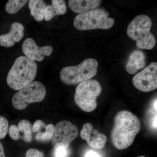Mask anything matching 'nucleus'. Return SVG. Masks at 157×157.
I'll return each instance as SVG.
<instances>
[{
    "label": "nucleus",
    "mask_w": 157,
    "mask_h": 157,
    "mask_svg": "<svg viewBox=\"0 0 157 157\" xmlns=\"http://www.w3.org/2000/svg\"><path fill=\"white\" fill-rule=\"evenodd\" d=\"M140 129L141 123L137 116L128 110H121L114 117L111 143L117 149H125L132 145Z\"/></svg>",
    "instance_id": "f257e3e1"
},
{
    "label": "nucleus",
    "mask_w": 157,
    "mask_h": 157,
    "mask_svg": "<svg viewBox=\"0 0 157 157\" xmlns=\"http://www.w3.org/2000/svg\"><path fill=\"white\" fill-rule=\"evenodd\" d=\"M37 71L36 63L25 56L17 58L9 70L7 82L15 90H21L33 82Z\"/></svg>",
    "instance_id": "f03ea898"
},
{
    "label": "nucleus",
    "mask_w": 157,
    "mask_h": 157,
    "mask_svg": "<svg viewBox=\"0 0 157 157\" xmlns=\"http://www.w3.org/2000/svg\"><path fill=\"white\" fill-rule=\"evenodd\" d=\"M151 19L146 15L135 17L127 28L128 36L136 42V46L140 49L151 50L156 44L155 38L151 32Z\"/></svg>",
    "instance_id": "7ed1b4c3"
},
{
    "label": "nucleus",
    "mask_w": 157,
    "mask_h": 157,
    "mask_svg": "<svg viewBox=\"0 0 157 157\" xmlns=\"http://www.w3.org/2000/svg\"><path fill=\"white\" fill-rule=\"evenodd\" d=\"M98 62L95 59L88 58L77 66L63 68L60 78L65 84L73 85L89 80L96 76L98 72Z\"/></svg>",
    "instance_id": "20e7f679"
},
{
    "label": "nucleus",
    "mask_w": 157,
    "mask_h": 157,
    "mask_svg": "<svg viewBox=\"0 0 157 157\" xmlns=\"http://www.w3.org/2000/svg\"><path fill=\"white\" fill-rule=\"evenodd\" d=\"M108 16L109 13L104 9H92L78 14L74 19V27L80 30L108 29L114 24V20Z\"/></svg>",
    "instance_id": "39448f33"
},
{
    "label": "nucleus",
    "mask_w": 157,
    "mask_h": 157,
    "mask_svg": "<svg viewBox=\"0 0 157 157\" xmlns=\"http://www.w3.org/2000/svg\"><path fill=\"white\" fill-rule=\"evenodd\" d=\"M102 90L101 84L94 79H89L79 83L76 88L74 101L85 112H91L97 107V98Z\"/></svg>",
    "instance_id": "423d86ee"
},
{
    "label": "nucleus",
    "mask_w": 157,
    "mask_h": 157,
    "mask_svg": "<svg viewBox=\"0 0 157 157\" xmlns=\"http://www.w3.org/2000/svg\"><path fill=\"white\" fill-rule=\"evenodd\" d=\"M46 93V89L42 82H33L14 94L12 99V105L15 109L22 110L29 104L43 101Z\"/></svg>",
    "instance_id": "0eeeda50"
},
{
    "label": "nucleus",
    "mask_w": 157,
    "mask_h": 157,
    "mask_svg": "<svg viewBox=\"0 0 157 157\" xmlns=\"http://www.w3.org/2000/svg\"><path fill=\"white\" fill-rule=\"evenodd\" d=\"M78 135L77 127L68 121H62L55 127L54 134L52 139L54 147L62 146L69 148L70 144Z\"/></svg>",
    "instance_id": "6e6552de"
},
{
    "label": "nucleus",
    "mask_w": 157,
    "mask_h": 157,
    "mask_svg": "<svg viewBox=\"0 0 157 157\" xmlns=\"http://www.w3.org/2000/svg\"><path fill=\"white\" fill-rule=\"evenodd\" d=\"M132 82L136 88L143 92H149L156 89V62H152L142 71L134 76Z\"/></svg>",
    "instance_id": "1a4fd4ad"
},
{
    "label": "nucleus",
    "mask_w": 157,
    "mask_h": 157,
    "mask_svg": "<svg viewBox=\"0 0 157 157\" xmlns=\"http://www.w3.org/2000/svg\"><path fill=\"white\" fill-rule=\"evenodd\" d=\"M21 48L25 56L34 61H42L45 56H50L53 51L52 47L49 45L39 47L33 39L30 38L25 40Z\"/></svg>",
    "instance_id": "9d476101"
},
{
    "label": "nucleus",
    "mask_w": 157,
    "mask_h": 157,
    "mask_svg": "<svg viewBox=\"0 0 157 157\" xmlns=\"http://www.w3.org/2000/svg\"><path fill=\"white\" fill-rule=\"evenodd\" d=\"M80 136L83 140H86L88 145L95 149L104 148L107 140V136L97 129H94L93 125L90 123L83 125Z\"/></svg>",
    "instance_id": "9b49d317"
},
{
    "label": "nucleus",
    "mask_w": 157,
    "mask_h": 157,
    "mask_svg": "<svg viewBox=\"0 0 157 157\" xmlns=\"http://www.w3.org/2000/svg\"><path fill=\"white\" fill-rule=\"evenodd\" d=\"M24 29V26L20 23H12L10 32L0 36V45L7 48L13 46L15 43L19 42L23 38Z\"/></svg>",
    "instance_id": "f8f14e48"
},
{
    "label": "nucleus",
    "mask_w": 157,
    "mask_h": 157,
    "mask_svg": "<svg viewBox=\"0 0 157 157\" xmlns=\"http://www.w3.org/2000/svg\"><path fill=\"white\" fill-rule=\"evenodd\" d=\"M55 127L52 124H45L42 121L37 120L32 126V132L36 133L35 139L37 141L47 142L52 140L54 134Z\"/></svg>",
    "instance_id": "ddd939ff"
},
{
    "label": "nucleus",
    "mask_w": 157,
    "mask_h": 157,
    "mask_svg": "<svg viewBox=\"0 0 157 157\" xmlns=\"http://www.w3.org/2000/svg\"><path fill=\"white\" fill-rule=\"evenodd\" d=\"M145 56L140 50L134 51L130 55L126 65V70L130 74H134L145 67Z\"/></svg>",
    "instance_id": "4468645a"
},
{
    "label": "nucleus",
    "mask_w": 157,
    "mask_h": 157,
    "mask_svg": "<svg viewBox=\"0 0 157 157\" xmlns=\"http://www.w3.org/2000/svg\"><path fill=\"white\" fill-rule=\"evenodd\" d=\"M101 2L99 0H70L68 5L72 11L80 14L96 9Z\"/></svg>",
    "instance_id": "2eb2a0df"
},
{
    "label": "nucleus",
    "mask_w": 157,
    "mask_h": 157,
    "mask_svg": "<svg viewBox=\"0 0 157 157\" xmlns=\"http://www.w3.org/2000/svg\"><path fill=\"white\" fill-rule=\"evenodd\" d=\"M52 3L51 5H48L45 8L44 18L46 21H49L55 16L65 14L67 11L65 1L52 0Z\"/></svg>",
    "instance_id": "dca6fc26"
},
{
    "label": "nucleus",
    "mask_w": 157,
    "mask_h": 157,
    "mask_svg": "<svg viewBox=\"0 0 157 157\" xmlns=\"http://www.w3.org/2000/svg\"><path fill=\"white\" fill-rule=\"evenodd\" d=\"M46 3L42 0H30L29 2V7L30 13L34 19L41 21L44 18Z\"/></svg>",
    "instance_id": "f3484780"
},
{
    "label": "nucleus",
    "mask_w": 157,
    "mask_h": 157,
    "mask_svg": "<svg viewBox=\"0 0 157 157\" xmlns=\"http://www.w3.org/2000/svg\"><path fill=\"white\" fill-rule=\"evenodd\" d=\"M17 132L18 140L22 139L29 143L32 141V126L29 121L27 120L21 121L17 126Z\"/></svg>",
    "instance_id": "a211bd4d"
},
{
    "label": "nucleus",
    "mask_w": 157,
    "mask_h": 157,
    "mask_svg": "<svg viewBox=\"0 0 157 157\" xmlns=\"http://www.w3.org/2000/svg\"><path fill=\"white\" fill-rule=\"evenodd\" d=\"M28 2L27 0H9L6 6V12L10 14H15Z\"/></svg>",
    "instance_id": "6ab92c4d"
},
{
    "label": "nucleus",
    "mask_w": 157,
    "mask_h": 157,
    "mask_svg": "<svg viewBox=\"0 0 157 157\" xmlns=\"http://www.w3.org/2000/svg\"><path fill=\"white\" fill-rule=\"evenodd\" d=\"M9 122L6 117L0 116V139L5 138L9 129Z\"/></svg>",
    "instance_id": "aec40b11"
},
{
    "label": "nucleus",
    "mask_w": 157,
    "mask_h": 157,
    "mask_svg": "<svg viewBox=\"0 0 157 157\" xmlns=\"http://www.w3.org/2000/svg\"><path fill=\"white\" fill-rule=\"evenodd\" d=\"M70 151L69 148H66L62 146L54 147L53 156L54 157H68Z\"/></svg>",
    "instance_id": "412c9836"
},
{
    "label": "nucleus",
    "mask_w": 157,
    "mask_h": 157,
    "mask_svg": "<svg viewBox=\"0 0 157 157\" xmlns=\"http://www.w3.org/2000/svg\"><path fill=\"white\" fill-rule=\"evenodd\" d=\"M26 157H44L42 152L35 149H30L26 153Z\"/></svg>",
    "instance_id": "4be33fe9"
},
{
    "label": "nucleus",
    "mask_w": 157,
    "mask_h": 157,
    "mask_svg": "<svg viewBox=\"0 0 157 157\" xmlns=\"http://www.w3.org/2000/svg\"><path fill=\"white\" fill-rule=\"evenodd\" d=\"M84 157H101L97 152L90 151L86 153Z\"/></svg>",
    "instance_id": "5701e85b"
},
{
    "label": "nucleus",
    "mask_w": 157,
    "mask_h": 157,
    "mask_svg": "<svg viewBox=\"0 0 157 157\" xmlns=\"http://www.w3.org/2000/svg\"><path fill=\"white\" fill-rule=\"evenodd\" d=\"M0 157H6L4 147L1 142H0Z\"/></svg>",
    "instance_id": "b1692460"
},
{
    "label": "nucleus",
    "mask_w": 157,
    "mask_h": 157,
    "mask_svg": "<svg viewBox=\"0 0 157 157\" xmlns=\"http://www.w3.org/2000/svg\"><path fill=\"white\" fill-rule=\"evenodd\" d=\"M137 157H145L144 156H138Z\"/></svg>",
    "instance_id": "393cba45"
}]
</instances>
